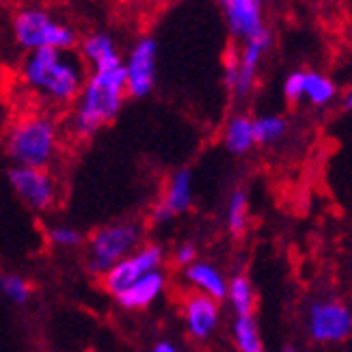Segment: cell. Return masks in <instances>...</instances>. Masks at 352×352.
<instances>
[{
  "label": "cell",
  "instance_id": "18",
  "mask_svg": "<svg viewBox=\"0 0 352 352\" xmlns=\"http://www.w3.org/2000/svg\"><path fill=\"white\" fill-rule=\"evenodd\" d=\"M338 98V85L331 76L316 72V69H305L302 76V100L316 106V109H324L331 106Z\"/></svg>",
  "mask_w": 352,
  "mask_h": 352
},
{
  "label": "cell",
  "instance_id": "6",
  "mask_svg": "<svg viewBox=\"0 0 352 352\" xmlns=\"http://www.w3.org/2000/svg\"><path fill=\"white\" fill-rule=\"evenodd\" d=\"M309 340L322 346H335L350 340L352 333V311L340 298H316L307 307Z\"/></svg>",
  "mask_w": 352,
  "mask_h": 352
},
{
  "label": "cell",
  "instance_id": "29",
  "mask_svg": "<svg viewBox=\"0 0 352 352\" xmlns=\"http://www.w3.org/2000/svg\"><path fill=\"white\" fill-rule=\"evenodd\" d=\"M352 109V94H346L344 96V111H350Z\"/></svg>",
  "mask_w": 352,
  "mask_h": 352
},
{
  "label": "cell",
  "instance_id": "21",
  "mask_svg": "<svg viewBox=\"0 0 352 352\" xmlns=\"http://www.w3.org/2000/svg\"><path fill=\"white\" fill-rule=\"evenodd\" d=\"M287 119L283 115H259L253 119V134H255V145H272L285 139L287 134Z\"/></svg>",
  "mask_w": 352,
  "mask_h": 352
},
{
  "label": "cell",
  "instance_id": "13",
  "mask_svg": "<svg viewBox=\"0 0 352 352\" xmlns=\"http://www.w3.org/2000/svg\"><path fill=\"white\" fill-rule=\"evenodd\" d=\"M166 289V272L154 270L145 277L136 279L130 287H126L117 298V305L126 311H141L151 307Z\"/></svg>",
  "mask_w": 352,
  "mask_h": 352
},
{
  "label": "cell",
  "instance_id": "26",
  "mask_svg": "<svg viewBox=\"0 0 352 352\" xmlns=\"http://www.w3.org/2000/svg\"><path fill=\"white\" fill-rule=\"evenodd\" d=\"M197 244L192 240L179 242L177 247L173 249V264H177L179 268H186L192 262H197Z\"/></svg>",
  "mask_w": 352,
  "mask_h": 352
},
{
  "label": "cell",
  "instance_id": "22",
  "mask_svg": "<svg viewBox=\"0 0 352 352\" xmlns=\"http://www.w3.org/2000/svg\"><path fill=\"white\" fill-rule=\"evenodd\" d=\"M232 340L238 352H266L259 327L253 318H236L232 324Z\"/></svg>",
  "mask_w": 352,
  "mask_h": 352
},
{
  "label": "cell",
  "instance_id": "5",
  "mask_svg": "<svg viewBox=\"0 0 352 352\" xmlns=\"http://www.w3.org/2000/svg\"><path fill=\"white\" fill-rule=\"evenodd\" d=\"M11 35L15 45L26 52L41 48L72 52L78 45V33L41 7H22L15 11L11 20Z\"/></svg>",
  "mask_w": 352,
  "mask_h": 352
},
{
  "label": "cell",
  "instance_id": "16",
  "mask_svg": "<svg viewBox=\"0 0 352 352\" xmlns=\"http://www.w3.org/2000/svg\"><path fill=\"white\" fill-rule=\"evenodd\" d=\"M192 171L182 166V169H175L169 175V179H166L160 204L177 219L192 208Z\"/></svg>",
  "mask_w": 352,
  "mask_h": 352
},
{
  "label": "cell",
  "instance_id": "32",
  "mask_svg": "<svg viewBox=\"0 0 352 352\" xmlns=\"http://www.w3.org/2000/svg\"><path fill=\"white\" fill-rule=\"evenodd\" d=\"M285 352H296V350H285Z\"/></svg>",
  "mask_w": 352,
  "mask_h": 352
},
{
  "label": "cell",
  "instance_id": "30",
  "mask_svg": "<svg viewBox=\"0 0 352 352\" xmlns=\"http://www.w3.org/2000/svg\"><path fill=\"white\" fill-rule=\"evenodd\" d=\"M5 121V111H3V104H0V124Z\"/></svg>",
  "mask_w": 352,
  "mask_h": 352
},
{
  "label": "cell",
  "instance_id": "9",
  "mask_svg": "<svg viewBox=\"0 0 352 352\" xmlns=\"http://www.w3.org/2000/svg\"><path fill=\"white\" fill-rule=\"evenodd\" d=\"M124 72L128 98L141 100L154 91L158 72V43L154 37L145 35L134 41L124 60Z\"/></svg>",
  "mask_w": 352,
  "mask_h": 352
},
{
  "label": "cell",
  "instance_id": "27",
  "mask_svg": "<svg viewBox=\"0 0 352 352\" xmlns=\"http://www.w3.org/2000/svg\"><path fill=\"white\" fill-rule=\"evenodd\" d=\"M173 221H175L173 214L166 210L160 201H156L154 208H151V212H149V223H151V227H164V225H169Z\"/></svg>",
  "mask_w": 352,
  "mask_h": 352
},
{
  "label": "cell",
  "instance_id": "10",
  "mask_svg": "<svg viewBox=\"0 0 352 352\" xmlns=\"http://www.w3.org/2000/svg\"><path fill=\"white\" fill-rule=\"evenodd\" d=\"M227 30L236 43H244L257 35H262L266 26V0H217Z\"/></svg>",
  "mask_w": 352,
  "mask_h": 352
},
{
  "label": "cell",
  "instance_id": "17",
  "mask_svg": "<svg viewBox=\"0 0 352 352\" xmlns=\"http://www.w3.org/2000/svg\"><path fill=\"white\" fill-rule=\"evenodd\" d=\"M223 145L229 154L234 156H247L255 147V134H253V117L247 113H234L227 119L223 130Z\"/></svg>",
  "mask_w": 352,
  "mask_h": 352
},
{
  "label": "cell",
  "instance_id": "31",
  "mask_svg": "<svg viewBox=\"0 0 352 352\" xmlns=\"http://www.w3.org/2000/svg\"><path fill=\"white\" fill-rule=\"evenodd\" d=\"M329 3H338V0H329Z\"/></svg>",
  "mask_w": 352,
  "mask_h": 352
},
{
  "label": "cell",
  "instance_id": "19",
  "mask_svg": "<svg viewBox=\"0 0 352 352\" xmlns=\"http://www.w3.org/2000/svg\"><path fill=\"white\" fill-rule=\"evenodd\" d=\"M236 318H253L255 307H257V298H255V289L253 283L247 274H234L232 279L227 281V296Z\"/></svg>",
  "mask_w": 352,
  "mask_h": 352
},
{
  "label": "cell",
  "instance_id": "8",
  "mask_svg": "<svg viewBox=\"0 0 352 352\" xmlns=\"http://www.w3.org/2000/svg\"><path fill=\"white\" fill-rule=\"evenodd\" d=\"M164 262H166V249L162 244L145 242L141 249H136L132 255L121 259L111 270H106L100 277V283L111 296H119L136 279H141L154 270H162Z\"/></svg>",
  "mask_w": 352,
  "mask_h": 352
},
{
  "label": "cell",
  "instance_id": "28",
  "mask_svg": "<svg viewBox=\"0 0 352 352\" xmlns=\"http://www.w3.org/2000/svg\"><path fill=\"white\" fill-rule=\"evenodd\" d=\"M151 352H182V350H179L175 344H171V342L162 340V342L154 344V348H151Z\"/></svg>",
  "mask_w": 352,
  "mask_h": 352
},
{
  "label": "cell",
  "instance_id": "4",
  "mask_svg": "<svg viewBox=\"0 0 352 352\" xmlns=\"http://www.w3.org/2000/svg\"><path fill=\"white\" fill-rule=\"evenodd\" d=\"M145 244V225L136 219H121L98 227L89 238H85L87 272L100 279L121 259L132 255Z\"/></svg>",
  "mask_w": 352,
  "mask_h": 352
},
{
  "label": "cell",
  "instance_id": "14",
  "mask_svg": "<svg viewBox=\"0 0 352 352\" xmlns=\"http://www.w3.org/2000/svg\"><path fill=\"white\" fill-rule=\"evenodd\" d=\"M78 48H80L82 65L91 67V72L109 69V67L124 63V58H121V54H119V48H117L113 35L104 33V30L87 35L82 41H78Z\"/></svg>",
  "mask_w": 352,
  "mask_h": 352
},
{
  "label": "cell",
  "instance_id": "12",
  "mask_svg": "<svg viewBox=\"0 0 352 352\" xmlns=\"http://www.w3.org/2000/svg\"><path fill=\"white\" fill-rule=\"evenodd\" d=\"M182 320L190 340L208 342L221 327V302L206 294L190 292L182 300Z\"/></svg>",
  "mask_w": 352,
  "mask_h": 352
},
{
  "label": "cell",
  "instance_id": "20",
  "mask_svg": "<svg viewBox=\"0 0 352 352\" xmlns=\"http://www.w3.org/2000/svg\"><path fill=\"white\" fill-rule=\"evenodd\" d=\"M249 229V192L236 188L227 204V232L234 238H242Z\"/></svg>",
  "mask_w": 352,
  "mask_h": 352
},
{
  "label": "cell",
  "instance_id": "1",
  "mask_svg": "<svg viewBox=\"0 0 352 352\" xmlns=\"http://www.w3.org/2000/svg\"><path fill=\"white\" fill-rule=\"evenodd\" d=\"M20 78L28 91L54 106H69L78 98L87 78L80 56L74 52L41 48L26 52Z\"/></svg>",
  "mask_w": 352,
  "mask_h": 352
},
{
  "label": "cell",
  "instance_id": "25",
  "mask_svg": "<svg viewBox=\"0 0 352 352\" xmlns=\"http://www.w3.org/2000/svg\"><path fill=\"white\" fill-rule=\"evenodd\" d=\"M302 76L305 69H296V72H289L283 80V98L289 104H300L302 102Z\"/></svg>",
  "mask_w": 352,
  "mask_h": 352
},
{
  "label": "cell",
  "instance_id": "7",
  "mask_svg": "<svg viewBox=\"0 0 352 352\" xmlns=\"http://www.w3.org/2000/svg\"><path fill=\"white\" fill-rule=\"evenodd\" d=\"M9 186L20 197V201L35 214H50L60 201L58 179L50 169H28V166H11Z\"/></svg>",
  "mask_w": 352,
  "mask_h": 352
},
{
  "label": "cell",
  "instance_id": "24",
  "mask_svg": "<svg viewBox=\"0 0 352 352\" xmlns=\"http://www.w3.org/2000/svg\"><path fill=\"white\" fill-rule=\"evenodd\" d=\"M45 238L56 249H78L85 244V236L78 227L67 223H54L45 229Z\"/></svg>",
  "mask_w": 352,
  "mask_h": 352
},
{
  "label": "cell",
  "instance_id": "23",
  "mask_svg": "<svg viewBox=\"0 0 352 352\" xmlns=\"http://www.w3.org/2000/svg\"><path fill=\"white\" fill-rule=\"evenodd\" d=\"M0 294L13 305H26L33 296V285L18 272H0Z\"/></svg>",
  "mask_w": 352,
  "mask_h": 352
},
{
  "label": "cell",
  "instance_id": "11",
  "mask_svg": "<svg viewBox=\"0 0 352 352\" xmlns=\"http://www.w3.org/2000/svg\"><path fill=\"white\" fill-rule=\"evenodd\" d=\"M236 45H238L236 80H234V87L229 94L242 102V100H247L257 87L259 67H262V60L272 45V33L268 28L262 35H257V37L244 41V43H236Z\"/></svg>",
  "mask_w": 352,
  "mask_h": 352
},
{
  "label": "cell",
  "instance_id": "2",
  "mask_svg": "<svg viewBox=\"0 0 352 352\" xmlns=\"http://www.w3.org/2000/svg\"><path fill=\"white\" fill-rule=\"evenodd\" d=\"M128 98L124 63L87 74L85 85L74 102L72 132L87 141L119 117Z\"/></svg>",
  "mask_w": 352,
  "mask_h": 352
},
{
  "label": "cell",
  "instance_id": "15",
  "mask_svg": "<svg viewBox=\"0 0 352 352\" xmlns=\"http://www.w3.org/2000/svg\"><path fill=\"white\" fill-rule=\"evenodd\" d=\"M184 279L190 287H195V292L206 294L217 302L225 300L227 296V277L212 262L197 259V262L184 268Z\"/></svg>",
  "mask_w": 352,
  "mask_h": 352
},
{
  "label": "cell",
  "instance_id": "3",
  "mask_svg": "<svg viewBox=\"0 0 352 352\" xmlns=\"http://www.w3.org/2000/svg\"><path fill=\"white\" fill-rule=\"evenodd\" d=\"M3 145L13 166L50 169L60 147L58 126L48 115H24L7 128Z\"/></svg>",
  "mask_w": 352,
  "mask_h": 352
}]
</instances>
